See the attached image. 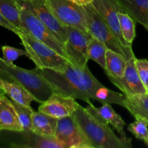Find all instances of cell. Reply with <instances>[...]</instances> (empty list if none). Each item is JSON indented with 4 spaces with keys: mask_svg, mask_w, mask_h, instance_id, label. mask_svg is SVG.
<instances>
[{
    "mask_svg": "<svg viewBox=\"0 0 148 148\" xmlns=\"http://www.w3.org/2000/svg\"><path fill=\"white\" fill-rule=\"evenodd\" d=\"M53 90V92L92 103L94 92L102 84L93 76L88 65L84 69L69 63L63 71L50 69H33Z\"/></svg>",
    "mask_w": 148,
    "mask_h": 148,
    "instance_id": "1",
    "label": "cell"
},
{
    "mask_svg": "<svg viewBox=\"0 0 148 148\" xmlns=\"http://www.w3.org/2000/svg\"><path fill=\"white\" fill-rule=\"evenodd\" d=\"M73 117L92 148H131L132 139L117 137L108 124L79 105Z\"/></svg>",
    "mask_w": 148,
    "mask_h": 148,
    "instance_id": "2",
    "label": "cell"
},
{
    "mask_svg": "<svg viewBox=\"0 0 148 148\" xmlns=\"http://www.w3.org/2000/svg\"><path fill=\"white\" fill-rule=\"evenodd\" d=\"M15 34L21 40V44L26 51V56L33 61L36 68L63 71L71 63L66 58L30 35L20 30H17Z\"/></svg>",
    "mask_w": 148,
    "mask_h": 148,
    "instance_id": "3",
    "label": "cell"
},
{
    "mask_svg": "<svg viewBox=\"0 0 148 148\" xmlns=\"http://www.w3.org/2000/svg\"><path fill=\"white\" fill-rule=\"evenodd\" d=\"M0 73L14 79L33 95L35 101L40 103L46 101L53 93L50 85L33 69L28 70L14 64H8L1 58H0Z\"/></svg>",
    "mask_w": 148,
    "mask_h": 148,
    "instance_id": "4",
    "label": "cell"
},
{
    "mask_svg": "<svg viewBox=\"0 0 148 148\" xmlns=\"http://www.w3.org/2000/svg\"><path fill=\"white\" fill-rule=\"evenodd\" d=\"M88 33L102 41L108 49L120 53L127 60L134 57L132 49H127L119 43L100 14L90 4L83 7Z\"/></svg>",
    "mask_w": 148,
    "mask_h": 148,
    "instance_id": "5",
    "label": "cell"
},
{
    "mask_svg": "<svg viewBox=\"0 0 148 148\" xmlns=\"http://www.w3.org/2000/svg\"><path fill=\"white\" fill-rule=\"evenodd\" d=\"M17 3L20 11L21 31L30 35L39 41L49 46L59 55L69 60L65 52L64 46L56 39L49 27L39 20L27 6L18 1Z\"/></svg>",
    "mask_w": 148,
    "mask_h": 148,
    "instance_id": "6",
    "label": "cell"
},
{
    "mask_svg": "<svg viewBox=\"0 0 148 148\" xmlns=\"http://www.w3.org/2000/svg\"><path fill=\"white\" fill-rule=\"evenodd\" d=\"M46 5L53 17L64 27H72L88 33L83 7L69 0H46Z\"/></svg>",
    "mask_w": 148,
    "mask_h": 148,
    "instance_id": "7",
    "label": "cell"
},
{
    "mask_svg": "<svg viewBox=\"0 0 148 148\" xmlns=\"http://www.w3.org/2000/svg\"><path fill=\"white\" fill-rule=\"evenodd\" d=\"M66 41L64 49L69 62L75 66L84 69L88 65V43L92 37L80 30L72 27H66Z\"/></svg>",
    "mask_w": 148,
    "mask_h": 148,
    "instance_id": "8",
    "label": "cell"
},
{
    "mask_svg": "<svg viewBox=\"0 0 148 148\" xmlns=\"http://www.w3.org/2000/svg\"><path fill=\"white\" fill-rule=\"evenodd\" d=\"M54 137L63 148H92L72 115L59 119Z\"/></svg>",
    "mask_w": 148,
    "mask_h": 148,
    "instance_id": "9",
    "label": "cell"
},
{
    "mask_svg": "<svg viewBox=\"0 0 148 148\" xmlns=\"http://www.w3.org/2000/svg\"><path fill=\"white\" fill-rule=\"evenodd\" d=\"M91 5L102 17L119 43L126 49H132V46L124 40L121 34L118 13L125 11L120 3L117 0H94Z\"/></svg>",
    "mask_w": 148,
    "mask_h": 148,
    "instance_id": "10",
    "label": "cell"
},
{
    "mask_svg": "<svg viewBox=\"0 0 148 148\" xmlns=\"http://www.w3.org/2000/svg\"><path fill=\"white\" fill-rule=\"evenodd\" d=\"M27 6L35 15L41 20L54 35L58 40L64 46L66 41V27L61 25L48 8L46 0H17Z\"/></svg>",
    "mask_w": 148,
    "mask_h": 148,
    "instance_id": "11",
    "label": "cell"
},
{
    "mask_svg": "<svg viewBox=\"0 0 148 148\" xmlns=\"http://www.w3.org/2000/svg\"><path fill=\"white\" fill-rule=\"evenodd\" d=\"M134 59L135 56L127 61L125 71L121 77H116L106 75L110 81L120 90L122 91L126 96H132L147 92L137 74L134 64Z\"/></svg>",
    "mask_w": 148,
    "mask_h": 148,
    "instance_id": "12",
    "label": "cell"
},
{
    "mask_svg": "<svg viewBox=\"0 0 148 148\" xmlns=\"http://www.w3.org/2000/svg\"><path fill=\"white\" fill-rule=\"evenodd\" d=\"M72 97L53 92L46 101L41 103L38 111L56 119L73 115L79 104Z\"/></svg>",
    "mask_w": 148,
    "mask_h": 148,
    "instance_id": "13",
    "label": "cell"
},
{
    "mask_svg": "<svg viewBox=\"0 0 148 148\" xmlns=\"http://www.w3.org/2000/svg\"><path fill=\"white\" fill-rule=\"evenodd\" d=\"M85 108L98 119L107 124H111L113 128L120 134V137H127L124 131L125 121L119 114L116 112L111 104L103 103L102 106L96 108L92 105V103H90L85 107Z\"/></svg>",
    "mask_w": 148,
    "mask_h": 148,
    "instance_id": "14",
    "label": "cell"
},
{
    "mask_svg": "<svg viewBox=\"0 0 148 148\" xmlns=\"http://www.w3.org/2000/svg\"><path fill=\"white\" fill-rule=\"evenodd\" d=\"M23 132V127L11 101L3 93L0 95V131Z\"/></svg>",
    "mask_w": 148,
    "mask_h": 148,
    "instance_id": "15",
    "label": "cell"
},
{
    "mask_svg": "<svg viewBox=\"0 0 148 148\" xmlns=\"http://www.w3.org/2000/svg\"><path fill=\"white\" fill-rule=\"evenodd\" d=\"M0 89L12 101L30 106V103L35 101L33 95L23 87L10 77L0 73Z\"/></svg>",
    "mask_w": 148,
    "mask_h": 148,
    "instance_id": "16",
    "label": "cell"
},
{
    "mask_svg": "<svg viewBox=\"0 0 148 148\" xmlns=\"http://www.w3.org/2000/svg\"><path fill=\"white\" fill-rule=\"evenodd\" d=\"M21 140L12 143L10 147L14 148H63L55 137L40 135L33 132H22Z\"/></svg>",
    "mask_w": 148,
    "mask_h": 148,
    "instance_id": "17",
    "label": "cell"
},
{
    "mask_svg": "<svg viewBox=\"0 0 148 148\" xmlns=\"http://www.w3.org/2000/svg\"><path fill=\"white\" fill-rule=\"evenodd\" d=\"M126 13L148 32V0H117Z\"/></svg>",
    "mask_w": 148,
    "mask_h": 148,
    "instance_id": "18",
    "label": "cell"
},
{
    "mask_svg": "<svg viewBox=\"0 0 148 148\" xmlns=\"http://www.w3.org/2000/svg\"><path fill=\"white\" fill-rule=\"evenodd\" d=\"M58 119L40 111H33L31 117V131L36 134L54 137Z\"/></svg>",
    "mask_w": 148,
    "mask_h": 148,
    "instance_id": "19",
    "label": "cell"
},
{
    "mask_svg": "<svg viewBox=\"0 0 148 148\" xmlns=\"http://www.w3.org/2000/svg\"><path fill=\"white\" fill-rule=\"evenodd\" d=\"M123 107L134 118H140L148 123V92L124 97Z\"/></svg>",
    "mask_w": 148,
    "mask_h": 148,
    "instance_id": "20",
    "label": "cell"
},
{
    "mask_svg": "<svg viewBox=\"0 0 148 148\" xmlns=\"http://www.w3.org/2000/svg\"><path fill=\"white\" fill-rule=\"evenodd\" d=\"M127 61L120 53L108 49L106 53V69L104 72L106 75L121 77L125 71Z\"/></svg>",
    "mask_w": 148,
    "mask_h": 148,
    "instance_id": "21",
    "label": "cell"
},
{
    "mask_svg": "<svg viewBox=\"0 0 148 148\" xmlns=\"http://www.w3.org/2000/svg\"><path fill=\"white\" fill-rule=\"evenodd\" d=\"M0 13L7 21L22 30L20 7L17 0H0Z\"/></svg>",
    "mask_w": 148,
    "mask_h": 148,
    "instance_id": "22",
    "label": "cell"
},
{
    "mask_svg": "<svg viewBox=\"0 0 148 148\" xmlns=\"http://www.w3.org/2000/svg\"><path fill=\"white\" fill-rule=\"evenodd\" d=\"M108 48L105 44L95 37H91L88 43V59L94 61L101 67L106 69V53Z\"/></svg>",
    "mask_w": 148,
    "mask_h": 148,
    "instance_id": "23",
    "label": "cell"
},
{
    "mask_svg": "<svg viewBox=\"0 0 148 148\" xmlns=\"http://www.w3.org/2000/svg\"><path fill=\"white\" fill-rule=\"evenodd\" d=\"M124 97V94L113 91L102 85L95 91L92 99L96 100L102 103H114L123 106Z\"/></svg>",
    "mask_w": 148,
    "mask_h": 148,
    "instance_id": "24",
    "label": "cell"
},
{
    "mask_svg": "<svg viewBox=\"0 0 148 148\" xmlns=\"http://www.w3.org/2000/svg\"><path fill=\"white\" fill-rule=\"evenodd\" d=\"M118 17L123 37L129 44L132 46V43L136 36V23L125 12H119L118 13Z\"/></svg>",
    "mask_w": 148,
    "mask_h": 148,
    "instance_id": "25",
    "label": "cell"
},
{
    "mask_svg": "<svg viewBox=\"0 0 148 148\" xmlns=\"http://www.w3.org/2000/svg\"><path fill=\"white\" fill-rule=\"evenodd\" d=\"M10 101L18 116L20 122L23 127V132H32L31 117L34 110L31 108V106H27L11 99Z\"/></svg>",
    "mask_w": 148,
    "mask_h": 148,
    "instance_id": "26",
    "label": "cell"
},
{
    "mask_svg": "<svg viewBox=\"0 0 148 148\" xmlns=\"http://www.w3.org/2000/svg\"><path fill=\"white\" fill-rule=\"evenodd\" d=\"M135 119L134 122L129 125L127 130L137 139L145 140L148 136V123L143 119L136 118Z\"/></svg>",
    "mask_w": 148,
    "mask_h": 148,
    "instance_id": "27",
    "label": "cell"
},
{
    "mask_svg": "<svg viewBox=\"0 0 148 148\" xmlns=\"http://www.w3.org/2000/svg\"><path fill=\"white\" fill-rule=\"evenodd\" d=\"M1 51L3 53L2 59L8 64H13V62L19 57L26 56V51L25 49L23 50L10 46H1Z\"/></svg>",
    "mask_w": 148,
    "mask_h": 148,
    "instance_id": "28",
    "label": "cell"
},
{
    "mask_svg": "<svg viewBox=\"0 0 148 148\" xmlns=\"http://www.w3.org/2000/svg\"><path fill=\"white\" fill-rule=\"evenodd\" d=\"M134 64L140 80L148 92V60L139 59L135 57Z\"/></svg>",
    "mask_w": 148,
    "mask_h": 148,
    "instance_id": "29",
    "label": "cell"
},
{
    "mask_svg": "<svg viewBox=\"0 0 148 148\" xmlns=\"http://www.w3.org/2000/svg\"><path fill=\"white\" fill-rule=\"evenodd\" d=\"M0 25L2 26V27H5V28L8 29V30H11V31H12L13 33H15L16 32L19 30V29L17 28L15 26H14L13 25H12L10 22L7 21V20H6V19L4 18L2 15H1V13H0Z\"/></svg>",
    "mask_w": 148,
    "mask_h": 148,
    "instance_id": "30",
    "label": "cell"
},
{
    "mask_svg": "<svg viewBox=\"0 0 148 148\" xmlns=\"http://www.w3.org/2000/svg\"><path fill=\"white\" fill-rule=\"evenodd\" d=\"M69 1H72L77 5L81 6V7H84V6H88L92 4L94 0H69Z\"/></svg>",
    "mask_w": 148,
    "mask_h": 148,
    "instance_id": "31",
    "label": "cell"
},
{
    "mask_svg": "<svg viewBox=\"0 0 148 148\" xmlns=\"http://www.w3.org/2000/svg\"><path fill=\"white\" fill-rule=\"evenodd\" d=\"M144 141H145V143H146V145H148V136L147 137V138H146L145 140H144Z\"/></svg>",
    "mask_w": 148,
    "mask_h": 148,
    "instance_id": "32",
    "label": "cell"
},
{
    "mask_svg": "<svg viewBox=\"0 0 148 148\" xmlns=\"http://www.w3.org/2000/svg\"><path fill=\"white\" fill-rule=\"evenodd\" d=\"M3 93H4V91H3L2 90H1V89H0V95H1V94H3Z\"/></svg>",
    "mask_w": 148,
    "mask_h": 148,
    "instance_id": "33",
    "label": "cell"
}]
</instances>
